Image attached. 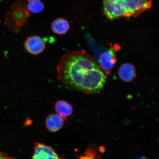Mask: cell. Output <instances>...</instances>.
Returning <instances> with one entry per match:
<instances>
[{"instance_id": "7c38bea8", "label": "cell", "mask_w": 159, "mask_h": 159, "mask_svg": "<svg viewBox=\"0 0 159 159\" xmlns=\"http://www.w3.org/2000/svg\"><path fill=\"white\" fill-rule=\"evenodd\" d=\"M79 159H100L97 157L96 151L94 148H89Z\"/></svg>"}, {"instance_id": "8fae6325", "label": "cell", "mask_w": 159, "mask_h": 159, "mask_svg": "<svg viewBox=\"0 0 159 159\" xmlns=\"http://www.w3.org/2000/svg\"><path fill=\"white\" fill-rule=\"evenodd\" d=\"M27 8L32 13H38L43 11L44 5L40 0H28Z\"/></svg>"}, {"instance_id": "7a4b0ae2", "label": "cell", "mask_w": 159, "mask_h": 159, "mask_svg": "<svg viewBox=\"0 0 159 159\" xmlns=\"http://www.w3.org/2000/svg\"><path fill=\"white\" fill-rule=\"evenodd\" d=\"M103 11L108 19L138 16L150 9L152 0H103Z\"/></svg>"}, {"instance_id": "9c48e42d", "label": "cell", "mask_w": 159, "mask_h": 159, "mask_svg": "<svg viewBox=\"0 0 159 159\" xmlns=\"http://www.w3.org/2000/svg\"><path fill=\"white\" fill-rule=\"evenodd\" d=\"M55 110L65 121L67 120L68 117L72 114L73 108L72 105L67 101L59 100L55 103Z\"/></svg>"}, {"instance_id": "4fadbf2b", "label": "cell", "mask_w": 159, "mask_h": 159, "mask_svg": "<svg viewBox=\"0 0 159 159\" xmlns=\"http://www.w3.org/2000/svg\"><path fill=\"white\" fill-rule=\"evenodd\" d=\"M0 159H14L12 157H10L6 153L0 152Z\"/></svg>"}, {"instance_id": "6da1fadb", "label": "cell", "mask_w": 159, "mask_h": 159, "mask_svg": "<svg viewBox=\"0 0 159 159\" xmlns=\"http://www.w3.org/2000/svg\"><path fill=\"white\" fill-rule=\"evenodd\" d=\"M57 79L66 89L85 94L100 93L107 77L94 59L85 51L63 55L57 67Z\"/></svg>"}, {"instance_id": "52a82bcc", "label": "cell", "mask_w": 159, "mask_h": 159, "mask_svg": "<svg viewBox=\"0 0 159 159\" xmlns=\"http://www.w3.org/2000/svg\"><path fill=\"white\" fill-rule=\"evenodd\" d=\"M65 120L57 114H51L47 116L45 120L46 127L49 132H58L63 128Z\"/></svg>"}, {"instance_id": "5bb4252c", "label": "cell", "mask_w": 159, "mask_h": 159, "mask_svg": "<svg viewBox=\"0 0 159 159\" xmlns=\"http://www.w3.org/2000/svg\"><path fill=\"white\" fill-rule=\"evenodd\" d=\"M148 159V158H144V157H142V158H141L140 159Z\"/></svg>"}, {"instance_id": "8992f818", "label": "cell", "mask_w": 159, "mask_h": 159, "mask_svg": "<svg viewBox=\"0 0 159 159\" xmlns=\"http://www.w3.org/2000/svg\"><path fill=\"white\" fill-rule=\"evenodd\" d=\"M33 159H63L52 147L44 144H34Z\"/></svg>"}, {"instance_id": "ba28073f", "label": "cell", "mask_w": 159, "mask_h": 159, "mask_svg": "<svg viewBox=\"0 0 159 159\" xmlns=\"http://www.w3.org/2000/svg\"><path fill=\"white\" fill-rule=\"evenodd\" d=\"M119 78L125 82H129L136 78V71L134 65L130 63H126L121 66L119 69Z\"/></svg>"}, {"instance_id": "277c9868", "label": "cell", "mask_w": 159, "mask_h": 159, "mask_svg": "<svg viewBox=\"0 0 159 159\" xmlns=\"http://www.w3.org/2000/svg\"><path fill=\"white\" fill-rule=\"evenodd\" d=\"M121 49L120 45H111L108 50L101 54L99 59L101 69L107 75L110 74L111 71L116 62V53Z\"/></svg>"}, {"instance_id": "3957f363", "label": "cell", "mask_w": 159, "mask_h": 159, "mask_svg": "<svg viewBox=\"0 0 159 159\" xmlns=\"http://www.w3.org/2000/svg\"><path fill=\"white\" fill-rule=\"evenodd\" d=\"M29 16L27 10L17 2L12 5L10 11L7 12L5 25L12 30L16 31L25 24Z\"/></svg>"}, {"instance_id": "5b68a950", "label": "cell", "mask_w": 159, "mask_h": 159, "mask_svg": "<svg viewBox=\"0 0 159 159\" xmlns=\"http://www.w3.org/2000/svg\"><path fill=\"white\" fill-rule=\"evenodd\" d=\"M46 45L44 39L38 35L28 37L24 43L26 50L30 54L34 55H38L43 52Z\"/></svg>"}, {"instance_id": "30bf717a", "label": "cell", "mask_w": 159, "mask_h": 159, "mask_svg": "<svg viewBox=\"0 0 159 159\" xmlns=\"http://www.w3.org/2000/svg\"><path fill=\"white\" fill-rule=\"evenodd\" d=\"M70 25L69 22L63 18H58L52 22L51 29L55 34L62 35L69 30Z\"/></svg>"}]
</instances>
